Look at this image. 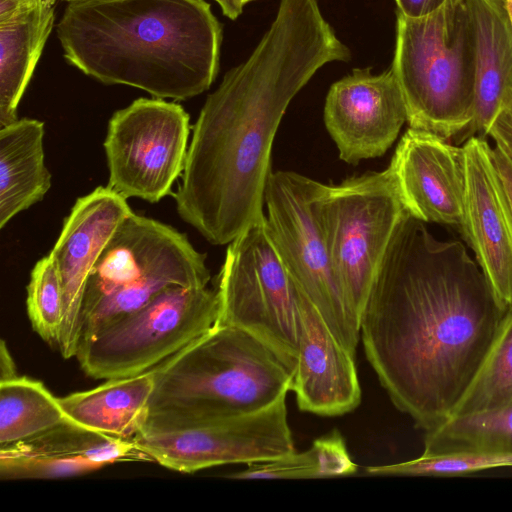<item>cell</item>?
Returning a JSON list of instances; mask_svg holds the SVG:
<instances>
[{"mask_svg":"<svg viewBox=\"0 0 512 512\" xmlns=\"http://www.w3.org/2000/svg\"><path fill=\"white\" fill-rule=\"evenodd\" d=\"M505 312L465 245L436 239L407 213L373 281L360 338L394 406L427 432L452 417Z\"/></svg>","mask_w":512,"mask_h":512,"instance_id":"cell-1","label":"cell"},{"mask_svg":"<svg viewBox=\"0 0 512 512\" xmlns=\"http://www.w3.org/2000/svg\"><path fill=\"white\" fill-rule=\"evenodd\" d=\"M350 59L318 0H280L253 52L226 72L192 128L174 194L181 219L213 245L261 221L272 144L287 107L321 67Z\"/></svg>","mask_w":512,"mask_h":512,"instance_id":"cell-2","label":"cell"},{"mask_svg":"<svg viewBox=\"0 0 512 512\" xmlns=\"http://www.w3.org/2000/svg\"><path fill=\"white\" fill-rule=\"evenodd\" d=\"M66 61L105 85L188 100L219 71L222 26L205 0H76L56 27Z\"/></svg>","mask_w":512,"mask_h":512,"instance_id":"cell-3","label":"cell"},{"mask_svg":"<svg viewBox=\"0 0 512 512\" xmlns=\"http://www.w3.org/2000/svg\"><path fill=\"white\" fill-rule=\"evenodd\" d=\"M141 431H169L263 409L291 390L294 370L251 333L216 324L151 370Z\"/></svg>","mask_w":512,"mask_h":512,"instance_id":"cell-4","label":"cell"},{"mask_svg":"<svg viewBox=\"0 0 512 512\" xmlns=\"http://www.w3.org/2000/svg\"><path fill=\"white\" fill-rule=\"evenodd\" d=\"M391 69L410 128L454 139L473 118L474 32L465 0H450L422 17L397 12Z\"/></svg>","mask_w":512,"mask_h":512,"instance_id":"cell-5","label":"cell"},{"mask_svg":"<svg viewBox=\"0 0 512 512\" xmlns=\"http://www.w3.org/2000/svg\"><path fill=\"white\" fill-rule=\"evenodd\" d=\"M210 278L206 255L195 249L186 234L132 212L120 224L88 276L79 348L164 289L205 287Z\"/></svg>","mask_w":512,"mask_h":512,"instance_id":"cell-6","label":"cell"},{"mask_svg":"<svg viewBox=\"0 0 512 512\" xmlns=\"http://www.w3.org/2000/svg\"><path fill=\"white\" fill-rule=\"evenodd\" d=\"M326 184L293 171L271 172L265 189L266 225L291 276L338 341L353 355L360 317L335 274L320 205Z\"/></svg>","mask_w":512,"mask_h":512,"instance_id":"cell-7","label":"cell"},{"mask_svg":"<svg viewBox=\"0 0 512 512\" xmlns=\"http://www.w3.org/2000/svg\"><path fill=\"white\" fill-rule=\"evenodd\" d=\"M216 291V324L256 336L295 372L305 294L278 253L265 216L229 243Z\"/></svg>","mask_w":512,"mask_h":512,"instance_id":"cell-8","label":"cell"},{"mask_svg":"<svg viewBox=\"0 0 512 512\" xmlns=\"http://www.w3.org/2000/svg\"><path fill=\"white\" fill-rule=\"evenodd\" d=\"M216 289L171 286L81 346L83 372L97 380L150 371L212 329L218 320Z\"/></svg>","mask_w":512,"mask_h":512,"instance_id":"cell-9","label":"cell"},{"mask_svg":"<svg viewBox=\"0 0 512 512\" xmlns=\"http://www.w3.org/2000/svg\"><path fill=\"white\" fill-rule=\"evenodd\" d=\"M407 213L389 166L326 185L320 205L325 241L335 274L360 318L394 232Z\"/></svg>","mask_w":512,"mask_h":512,"instance_id":"cell-10","label":"cell"},{"mask_svg":"<svg viewBox=\"0 0 512 512\" xmlns=\"http://www.w3.org/2000/svg\"><path fill=\"white\" fill-rule=\"evenodd\" d=\"M190 118L176 102L138 98L109 119L103 143L107 186L122 197L158 203L182 175Z\"/></svg>","mask_w":512,"mask_h":512,"instance_id":"cell-11","label":"cell"},{"mask_svg":"<svg viewBox=\"0 0 512 512\" xmlns=\"http://www.w3.org/2000/svg\"><path fill=\"white\" fill-rule=\"evenodd\" d=\"M287 393L255 412L169 431H141L132 440L150 461L180 473L276 459L295 452Z\"/></svg>","mask_w":512,"mask_h":512,"instance_id":"cell-12","label":"cell"},{"mask_svg":"<svg viewBox=\"0 0 512 512\" xmlns=\"http://www.w3.org/2000/svg\"><path fill=\"white\" fill-rule=\"evenodd\" d=\"M406 121L404 97L391 68L378 75L371 67L353 69L331 85L325 99L326 129L348 164L385 154Z\"/></svg>","mask_w":512,"mask_h":512,"instance_id":"cell-13","label":"cell"},{"mask_svg":"<svg viewBox=\"0 0 512 512\" xmlns=\"http://www.w3.org/2000/svg\"><path fill=\"white\" fill-rule=\"evenodd\" d=\"M132 212L126 198L108 186H99L79 197L63 222L49 255L63 291L64 315L57 347L64 359L78 353L88 276L109 240Z\"/></svg>","mask_w":512,"mask_h":512,"instance_id":"cell-14","label":"cell"},{"mask_svg":"<svg viewBox=\"0 0 512 512\" xmlns=\"http://www.w3.org/2000/svg\"><path fill=\"white\" fill-rule=\"evenodd\" d=\"M465 198L462 238L472 249L495 298L512 306V211L486 139L462 144Z\"/></svg>","mask_w":512,"mask_h":512,"instance_id":"cell-15","label":"cell"},{"mask_svg":"<svg viewBox=\"0 0 512 512\" xmlns=\"http://www.w3.org/2000/svg\"><path fill=\"white\" fill-rule=\"evenodd\" d=\"M389 167L411 216L424 223L461 226L465 198L462 146L409 127Z\"/></svg>","mask_w":512,"mask_h":512,"instance_id":"cell-16","label":"cell"},{"mask_svg":"<svg viewBox=\"0 0 512 512\" xmlns=\"http://www.w3.org/2000/svg\"><path fill=\"white\" fill-rule=\"evenodd\" d=\"M0 448L2 480L66 478L116 462L150 461L133 440L100 434L74 422Z\"/></svg>","mask_w":512,"mask_h":512,"instance_id":"cell-17","label":"cell"},{"mask_svg":"<svg viewBox=\"0 0 512 512\" xmlns=\"http://www.w3.org/2000/svg\"><path fill=\"white\" fill-rule=\"evenodd\" d=\"M291 390L301 411L321 416L344 415L361 402L355 356L333 335L306 295Z\"/></svg>","mask_w":512,"mask_h":512,"instance_id":"cell-18","label":"cell"},{"mask_svg":"<svg viewBox=\"0 0 512 512\" xmlns=\"http://www.w3.org/2000/svg\"><path fill=\"white\" fill-rule=\"evenodd\" d=\"M475 43V102L473 118L453 140L463 144L477 136L486 139L503 100L512 90V26L504 0H465Z\"/></svg>","mask_w":512,"mask_h":512,"instance_id":"cell-19","label":"cell"},{"mask_svg":"<svg viewBox=\"0 0 512 512\" xmlns=\"http://www.w3.org/2000/svg\"><path fill=\"white\" fill-rule=\"evenodd\" d=\"M154 390L152 371L107 380L59 398L67 416L91 431L132 440L143 429Z\"/></svg>","mask_w":512,"mask_h":512,"instance_id":"cell-20","label":"cell"},{"mask_svg":"<svg viewBox=\"0 0 512 512\" xmlns=\"http://www.w3.org/2000/svg\"><path fill=\"white\" fill-rule=\"evenodd\" d=\"M44 123L22 118L0 127V228L41 201L51 187Z\"/></svg>","mask_w":512,"mask_h":512,"instance_id":"cell-21","label":"cell"},{"mask_svg":"<svg viewBox=\"0 0 512 512\" xmlns=\"http://www.w3.org/2000/svg\"><path fill=\"white\" fill-rule=\"evenodd\" d=\"M54 6L40 3L0 24V127L18 119L17 110L53 29Z\"/></svg>","mask_w":512,"mask_h":512,"instance_id":"cell-22","label":"cell"},{"mask_svg":"<svg viewBox=\"0 0 512 512\" xmlns=\"http://www.w3.org/2000/svg\"><path fill=\"white\" fill-rule=\"evenodd\" d=\"M73 422L42 382L25 376L0 381V446L25 441Z\"/></svg>","mask_w":512,"mask_h":512,"instance_id":"cell-23","label":"cell"},{"mask_svg":"<svg viewBox=\"0 0 512 512\" xmlns=\"http://www.w3.org/2000/svg\"><path fill=\"white\" fill-rule=\"evenodd\" d=\"M457 452L512 453V405L454 416L426 432L423 455Z\"/></svg>","mask_w":512,"mask_h":512,"instance_id":"cell-24","label":"cell"},{"mask_svg":"<svg viewBox=\"0 0 512 512\" xmlns=\"http://www.w3.org/2000/svg\"><path fill=\"white\" fill-rule=\"evenodd\" d=\"M357 472L346 442L338 430L317 438L301 453L247 465V468L226 475L231 479H314L348 476Z\"/></svg>","mask_w":512,"mask_h":512,"instance_id":"cell-25","label":"cell"},{"mask_svg":"<svg viewBox=\"0 0 512 512\" xmlns=\"http://www.w3.org/2000/svg\"><path fill=\"white\" fill-rule=\"evenodd\" d=\"M512 405V306L452 417ZM450 419V418H449Z\"/></svg>","mask_w":512,"mask_h":512,"instance_id":"cell-26","label":"cell"},{"mask_svg":"<svg viewBox=\"0 0 512 512\" xmlns=\"http://www.w3.org/2000/svg\"><path fill=\"white\" fill-rule=\"evenodd\" d=\"M27 313L34 331L48 344L58 343L63 315L62 285L47 255L36 262L27 285Z\"/></svg>","mask_w":512,"mask_h":512,"instance_id":"cell-27","label":"cell"},{"mask_svg":"<svg viewBox=\"0 0 512 512\" xmlns=\"http://www.w3.org/2000/svg\"><path fill=\"white\" fill-rule=\"evenodd\" d=\"M512 468V453L457 452L420 457L396 464L365 468L373 476H458L494 468Z\"/></svg>","mask_w":512,"mask_h":512,"instance_id":"cell-28","label":"cell"},{"mask_svg":"<svg viewBox=\"0 0 512 512\" xmlns=\"http://www.w3.org/2000/svg\"><path fill=\"white\" fill-rule=\"evenodd\" d=\"M487 136L493 139L499 148L512 162V90H509L496 117L492 121Z\"/></svg>","mask_w":512,"mask_h":512,"instance_id":"cell-29","label":"cell"},{"mask_svg":"<svg viewBox=\"0 0 512 512\" xmlns=\"http://www.w3.org/2000/svg\"><path fill=\"white\" fill-rule=\"evenodd\" d=\"M398 12L408 17H422L438 10L450 0H395Z\"/></svg>","mask_w":512,"mask_h":512,"instance_id":"cell-30","label":"cell"},{"mask_svg":"<svg viewBox=\"0 0 512 512\" xmlns=\"http://www.w3.org/2000/svg\"><path fill=\"white\" fill-rule=\"evenodd\" d=\"M40 3V0H0V24L21 17Z\"/></svg>","mask_w":512,"mask_h":512,"instance_id":"cell-31","label":"cell"},{"mask_svg":"<svg viewBox=\"0 0 512 512\" xmlns=\"http://www.w3.org/2000/svg\"><path fill=\"white\" fill-rule=\"evenodd\" d=\"M492 154L494 164L512 211V162L499 148L495 146L493 147Z\"/></svg>","mask_w":512,"mask_h":512,"instance_id":"cell-32","label":"cell"},{"mask_svg":"<svg viewBox=\"0 0 512 512\" xmlns=\"http://www.w3.org/2000/svg\"><path fill=\"white\" fill-rule=\"evenodd\" d=\"M17 376L15 362L5 341L2 340L0 345V381H7Z\"/></svg>","mask_w":512,"mask_h":512,"instance_id":"cell-33","label":"cell"},{"mask_svg":"<svg viewBox=\"0 0 512 512\" xmlns=\"http://www.w3.org/2000/svg\"><path fill=\"white\" fill-rule=\"evenodd\" d=\"M220 8L222 13L231 20L237 19L243 11L239 7L237 0H224Z\"/></svg>","mask_w":512,"mask_h":512,"instance_id":"cell-34","label":"cell"},{"mask_svg":"<svg viewBox=\"0 0 512 512\" xmlns=\"http://www.w3.org/2000/svg\"><path fill=\"white\" fill-rule=\"evenodd\" d=\"M504 1H505L506 12H507L510 24L512 26V0H504Z\"/></svg>","mask_w":512,"mask_h":512,"instance_id":"cell-35","label":"cell"},{"mask_svg":"<svg viewBox=\"0 0 512 512\" xmlns=\"http://www.w3.org/2000/svg\"><path fill=\"white\" fill-rule=\"evenodd\" d=\"M254 0H237L239 7L243 10L244 6Z\"/></svg>","mask_w":512,"mask_h":512,"instance_id":"cell-36","label":"cell"},{"mask_svg":"<svg viewBox=\"0 0 512 512\" xmlns=\"http://www.w3.org/2000/svg\"><path fill=\"white\" fill-rule=\"evenodd\" d=\"M40 2L42 4H48V5H52V6H55L57 0H40Z\"/></svg>","mask_w":512,"mask_h":512,"instance_id":"cell-37","label":"cell"},{"mask_svg":"<svg viewBox=\"0 0 512 512\" xmlns=\"http://www.w3.org/2000/svg\"><path fill=\"white\" fill-rule=\"evenodd\" d=\"M214 1H215V2H217V3H218V5L221 7V6L223 5V1H224V0H214Z\"/></svg>","mask_w":512,"mask_h":512,"instance_id":"cell-38","label":"cell"},{"mask_svg":"<svg viewBox=\"0 0 512 512\" xmlns=\"http://www.w3.org/2000/svg\"><path fill=\"white\" fill-rule=\"evenodd\" d=\"M65 1H67V2H71V1H76V0H65Z\"/></svg>","mask_w":512,"mask_h":512,"instance_id":"cell-39","label":"cell"}]
</instances>
